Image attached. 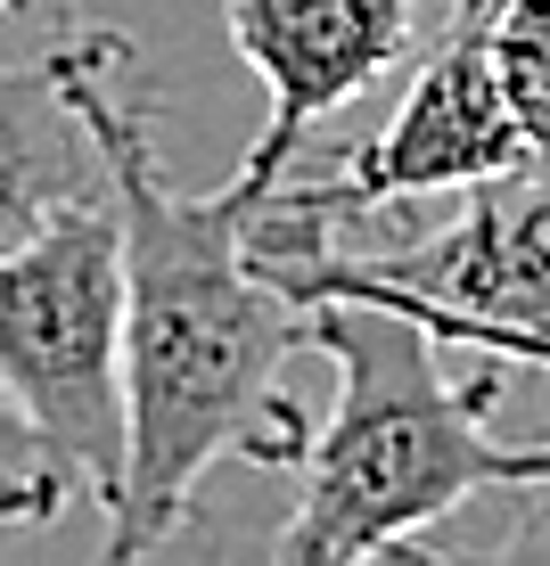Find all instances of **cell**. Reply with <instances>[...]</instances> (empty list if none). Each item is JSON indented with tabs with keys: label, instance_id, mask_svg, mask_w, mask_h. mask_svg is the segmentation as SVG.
Here are the masks:
<instances>
[{
	"label": "cell",
	"instance_id": "7",
	"mask_svg": "<svg viewBox=\"0 0 550 566\" xmlns=\"http://www.w3.org/2000/svg\"><path fill=\"white\" fill-rule=\"evenodd\" d=\"M485 50L526 148L550 156V0H485Z\"/></svg>",
	"mask_w": 550,
	"mask_h": 566
},
{
	"label": "cell",
	"instance_id": "4",
	"mask_svg": "<svg viewBox=\"0 0 550 566\" xmlns=\"http://www.w3.org/2000/svg\"><path fill=\"white\" fill-rule=\"evenodd\" d=\"M444 230L403 247H353V255H297L263 271L288 296L321 287H370V296L419 312L444 345H477L485 361H542L550 369V156L460 189Z\"/></svg>",
	"mask_w": 550,
	"mask_h": 566
},
{
	"label": "cell",
	"instance_id": "1",
	"mask_svg": "<svg viewBox=\"0 0 550 566\" xmlns=\"http://www.w3.org/2000/svg\"><path fill=\"white\" fill-rule=\"evenodd\" d=\"M124 33L58 25V83L74 91L91 140L107 156L124 213V395L132 452L124 493L107 510V558H148L189 517L206 468H297L304 411L288 395V361L312 345L304 304L255 255V206L239 181L181 198L156 165L148 107L115 91Z\"/></svg>",
	"mask_w": 550,
	"mask_h": 566
},
{
	"label": "cell",
	"instance_id": "6",
	"mask_svg": "<svg viewBox=\"0 0 550 566\" xmlns=\"http://www.w3.org/2000/svg\"><path fill=\"white\" fill-rule=\"evenodd\" d=\"M107 198V156L91 140L58 66H0V255L66 206Z\"/></svg>",
	"mask_w": 550,
	"mask_h": 566
},
{
	"label": "cell",
	"instance_id": "5",
	"mask_svg": "<svg viewBox=\"0 0 550 566\" xmlns=\"http://www.w3.org/2000/svg\"><path fill=\"white\" fill-rule=\"evenodd\" d=\"M230 50L271 91V115L230 181L247 198H271L297 172L304 132L419 50V0H230Z\"/></svg>",
	"mask_w": 550,
	"mask_h": 566
},
{
	"label": "cell",
	"instance_id": "3",
	"mask_svg": "<svg viewBox=\"0 0 550 566\" xmlns=\"http://www.w3.org/2000/svg\"><path fill=\"white\" fill-rule=\"evenodd\" d=\"M0 378L74 468L100 517L124 493L132 395H124V213L107 198L66 206L0 255Z\"/></svg>",
	"mask_w": 550,
	"mask_h": 566
},
{
	"label": "cell",
	"instance_id": "9",
	"mask_svg": "<svg viewBox=\"0 0 550 566\" xmlns=\"http://www.w3.org/2000/svg\"><path fill=\"white\" fill-rule=\"evenodd\" d=\"M0 9H17V0H0Z\"/></svg>",
	"mask_w": 550,
	"mask_h": 566
},
{
	"label": "cell",
	"instance_id": "2",
	"mask_svg": "<svg viewBox=\"0 0 550 566\" xmlns=\"http://www.w3.org/2000/svg\"><path fill=\"white\" fill-rule=\"evenodd\" d=\"M297 304L312 354L338 369V402L304 436L297 510L271 542L288 566L411 558L427 525L468 510L477 493L550 484V436L501 443L485 427L501 402V369L444 378V337L370 287H321Z\"/></svg>",
	"mask_w": 550,
	"mask_h": 566
},
{
	"label": "cell",
	"instance_id": "8",
	"mask_svg": "<svg viewBox=\"0 0 550 566\" xmlns=\"http://www.w3.org/2000/svg\"><path fill=\"white\" fill-rule=\"evenodd\" d=\"M74 493H83L74 468L50 452V436L33 427V411L0 378V525H50Z\"/></svg>",
	"mask_w": 550,
	"mask_h": 566
}]
</instances>
